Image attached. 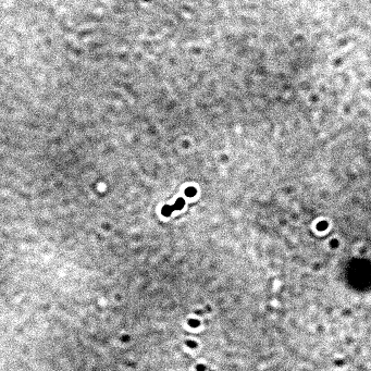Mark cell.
Masks as SVG:
<instances>
[{"mask_svg":"<svg viewBox=\"0 0 371 371\" xmlns=\"http://www.w3.org/2000/svg\"><path fill=\"white\" fill-rule=\"evenodd\" d=\"M185 195L188 196V197H193V196L196 195V188L195 187H187L186 190H185Z\"/></svg>","mask_w":371,"mask_h":371,"instance_id":"obj_2","label":"cell"},{"mask_svg":"<svg viewBox=\"0 0 371 371\" xmlns=\"http://www.w3.org/2000/svg\"><path fill=\"white\" fill-rule=\"evenodd\" d=\"M184 205H185L184 199H183V198H179V199L176 200V203L171 207H172V210L174 211V210H180V209H182L184 207Z\"/></svg>","mask_w":371,"mask_h":371,"instance_id":"obj_1","label":"cell"},{"mask_svg":"<svg viewBox=\"0 0 371 371\" xmlns=\"http://www.w3.org/2000/svg\"><path fill=\"white\" fill-rule=\"evenodd\" d=\"M172 211H173V210H172V207L171 206H164L162 208V214L163 216H167V217L170 216V214L172 213Z\"/></svg>","mask_w":371,"mask_h":371,"instance_id":"obj_3","label":"cell"},{"mask_svg":"<svg viewBox=\"0 0 371 371\" xmlns=\"http://www.w3.org/2000/svg\"><path fill=\"white\" fill-rule=\"evenodd\" d=\"M190 324H194V325H197L198 322L197 321H190Z\"/></svg>","mask_w":371,"mask_h":371,"instance_id":"obj_5","label":"cell"},{"mask_svg":"<svg viewBox=\"0 0 371 371\" xmlns=\"http://www.w3.org/2000/svg\"><path fill=\"white\" fill-rule=\"evenodd\" d=\"M190 346H193V347H195V343H190Z\"/></svg>","mask_w":371,"mask_h":371,"instance_id":"obj_6","label":"cell"},{"mask_svg":"<svg viewBox=\"0 0 371 371\" xmlns=\"http://www.w3.org/2000/svg\"><path fill=\"white\" fill-rule=\"evenodd\" d=\"M318 230L319 231H323V230H325V229L328 228V223L327 222H324V221H323V222H320V223H318Z\"/></svg>","mask_w":371,"mask_h":371,"instance_id":"obj_4","label":"cell"}]
</instances>
